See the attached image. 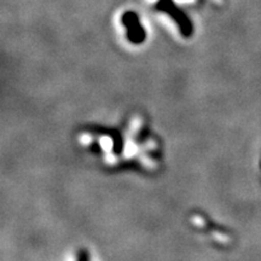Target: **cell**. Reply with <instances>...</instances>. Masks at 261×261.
Listing matches in <instances>:
<instances>
[{"label":"cell","instance_id":"6da1fadb","mask_svg":"<svg viewBox=\"0 0 261 261\" xmlns=\"http://www.w3.org/2000/svg\"><path fill=\"white\" fill-rule=\"evenodd\" d=\"M100 145H102L104 151H110L113 148L112 139L109 137H103V138H100Z\"/></svg>","mask_w":261,"mask_h":261},{"label":"cell","instance_id":"7a4b0ae2","mask_svg":"<svg viewBox=\"0 0 261 261\" xmlns=\"http://www.w3.org/2000/svg\"><path fill=\"white\" fill-rule=\"evenodd\" d=\"M136 151H137L136 145L133 144V143H127L126 149H125V156H127V158H130V156L136 154Z\"/></svg>","mask_w":261,"mask_h":261},{"label":"cell","instance_id":"3957f363","mask_svg":"<svg viewBox=\"0 0 261 261\" xmlns=\"http://www.w3.org/2000/svg\"><path fill=\"white\" fill-rule=\"evenodd\" d=\"M140 128V120L139 119H135L130 123V130L132 132H136V130H138Z\"/></svg>","mask_w":261,"mask_h":261},{"label":"cell","instance_id":"277c9868","mask_svg":"<svg viewBox=\"0 0 261 261\" xmlns=\"http://www.w3.org/2000/svg\"><path fill=\"white\" fill-rule=\"evenodd\" d=\"M192 221H197V223H195V225H197V226H203L204 225V220L201 217H197V215L192 218Z\"/></svg>","mask_w":261,"mask_h":261},{"label":"cell","instance_id":"5b68a950","mask_svg":"<svg viewBox=\"0 0 261 261\" xmlns=\"http://www.w3.org/2000/svg\"><path fill=\"white\" fill-rule=\"evenodd\" d=\"M80 142L84 143V144H86V143H90V142H91V138H90V137H87L86 135H84V136L80 138Z\"/></svg>","mask_w":261,"mask_h":261}]
</instances>
